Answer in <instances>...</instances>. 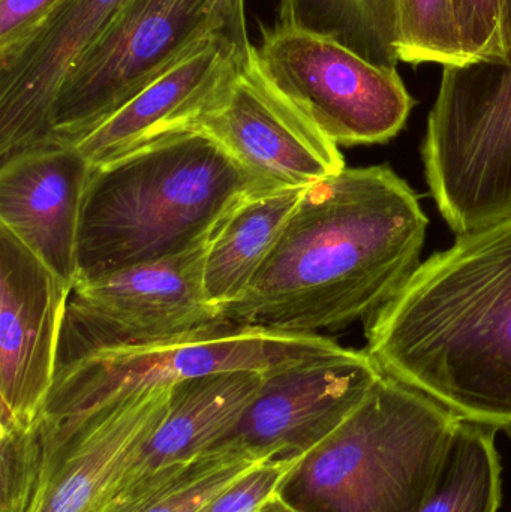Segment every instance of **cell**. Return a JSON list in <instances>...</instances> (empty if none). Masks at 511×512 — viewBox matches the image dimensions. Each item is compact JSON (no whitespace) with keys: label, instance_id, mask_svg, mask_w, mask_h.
Returning a JSON list of instances; mask_svg holds the SVG:
<instances>
[{"label":"cell","instance_id":"cell-25","mask_svg":"<svg viewBox=\"0 0 511 512\" xmlns=\"http://www.w3.org/2000/svg\"><path fill=\"white\" fill-rule=\"evenodd\" d=\"M59 0H0V54L17 45Z\"/></svg>","mask_w":511,"mask_h":512},{"label":"cell","instance_id":"cell-7","mask_svg":"<svg viewBox=\"0 0 511 512\" xmlns=\"http://www.w3.org/2000/svg\"><path fill=\"white\" fill-rule=\"evenodd\" d=\"M212 36L207 0H125L63 78L51 144L75 146Z\"/></svg>","mask_w":511,"mask_h":512},{"label":"cell","instance_id":"cell-4","mask_svg":"<svg viewBox=\"0 0 511 512\" xmlns=\"http://www.w3.org/2000/svg\"><path fill=\"white\" fill-rule=\"evenodd\" d=\"M461 418L383 375L300 459L281 495L300 512H419Z\"/></svg>","mask_w":511,"mask_h":512},{"label":"cell","instance_id":"cell-16","mask_svg":"<svg viewBox=\"0 0 511 512\" xmlns=\"http://www.w3.org/2000/svg\"><path fill=\"white\" fill-rule=\"evenodd\" d=\"M239 63L233 48L212 36L75 147L93 167H101L162 138L197 129Z\"/></svg>","mask_w":511,"mask_h":512},{"label":"cell","instance_id":"cell-9","mask_svg":"<svg viewBox=\"0 0 511 512\" xmlns=\"http://www.w3.org/2000/svg\"><path fill=\"white\" fill-rule=\"evenodd\" d=\"M255 50L267 77L336 146L387 143L413 110L398 68L369 62L329 36L276 23Z\"/></svg>","mask_w":511,"mask_h":512},{"label":"cell","instance_id":"cell-26","mask_svg":"<svg viewBox=\"0 0 511 512\" xmlns=\"http://www.w3.org/2000/svg\"><path fill=\"white\" fill-rule=\"evenodd\" d=\"M207 5L213 33L233 48L240 62L248 60L255 47L246 27L245 0H207Z\"/></svg>","mask_w":511,"mask_h":512},{"label":"cell","instance_id":"cell-28","mask_svg":"<svg viewBox=\"0 0 511 512\" xmlns=\"http://www.w3.org/2000/svg\"><path fill=\"white\" fill-rule=\"evenodd\" d=\"M506 24H507V36H509V44H510V50H511V0H507Z\"/></svg>","mask_w":511,"mask_h":512},{"label":"cell","instance_id":"cell-17","mask_svg":"<svg viewBox=\"0 0 511 512\" xmlns=\"http://www.w3.org/2000/svg\"><path fill=\"white\" fill-rule=\"evenodd\" d=\"M263 379L264 373L234 370L171 385L167 415L117 496L174 463L194 459L230 441Z\"/></svg>","mask_w":511,"mask_h":512},{"label":"cell","instance_id":"cell-11","mask_svg":"<svg viewBox=\"0 0 511 512\" xmlns=\"http://www.w3.org/2000/svg\"><path fill=\"white\" fill-rule=\"evenodd\" d=\"M197 129L227 152L257 194L308 188L347 168L339 146L267 77L255 48Z\"/></svg>","mask_w":511,"mask_h":512},{"label":"cell","instance_id":"cell-6","mask_svg":"<svg viewBox=\"0 0 511 512\" xmlns=\"http://www.w3.org/2000/svg\"><path fill=\"white\" fill-rule=\"evenodd\" d=\"M422 156L456 236L511 218V50L503 59L443 66Z\"/></svg>","mask_w":511,"mask_h":512},{"label":"cell","instance_id":"cell-14","mask_svg":"<svg viewBox=\"0 0 511 512\" xmlns=\"http://www.w3.org/2000/svg\"><path fill=\"white\" fill-rule=\"evenodd\" d=\"M125 0H59L0 54V164L51 144V116L69 68Z\"/></svg>","mask_w":511,"mask_h":512},{"label":"cell","instance_id":"cell-3","mask_svg":"<svg viewBox=\"0 0 511 512\" xmlns=\"http://www.w3.org/2000/svg\"><path fill=\"white\" fill-rule=\"evenodd\" d=\"M252 194L257 192L249 177L201 129L93 167L81 209L75 283L210 242Z\"/></svg>","mask_w":511,"mask_h":512},{"label":"cell","instance_id":"cell-24","mask_svg":"<svg viewBox=\"0 0 511 512\" xmlns=\"http://www.w3.org/2000/svg\"><path fill=\"white\" fill-rule=\"evenodd\" d=\"M300 460L273 457L237 478L200 512H258L281 492L282 484Z\"/></svg>","mask_w":511,"mask_h":512},{"label":"cell","instance_id":"cell-15","mask_svg":"<svg viewBox=\"0 0 511 512\" xmlns=\"http://www.w3.org/2000/svg\"><path fill=\"white\" fill-rule=\"evenodd\" d=\"M93 165L75 146L47 144L0 164V227L11 231L69 288Z\"/></svg>","mask_w":511,"mask_h":512},{"label":"cell","instance_id":"cell-18","mask_svg":"<svg viewBox=\"0 0 511 512\" xmlns=\"http://www.w3.org/2000/svg\"><path fill=\"white\" fill-rule=\"evenodd\" d=\"M305 189L249 195L210 239L204 258V292L219 312L243 297L281 239Z\"/></svg>","mask_w":511,"mask_h":512},{"label":"cell","instance_id":"cell-19","mask_svg":"<svg viewBox=\"0 0 511 512\" xmlns=\"http://www.w3.org/2000/svg\"><path fill=\"white\" fill-rule=\"evenodd\" d=\"M275 451L225 442L186 462L174 463L117 496L105 512H200L237 478Z\"/></svg>","mask_w":511,"mask_h":512},{"label":"cell","instance_id":"cell-5","mask_svg":"<svg viewBox=\"0 0 511 512\" xmlns=\"http://www.w3.org/2000/svg\"><path fill=\"white\" fill-rule=\"evenodd\" d=\"M171 385L0 435V512H105L168 411Z\"/></svg>","mask_w":511,"mask_h":512},{"label":"cell","instance_id":"cell-27","mask_svg":"<svg viewBox=\"0 0 511 512\" xmlns=\"http://www.w3.org/2000/svg\"><path fill=\"white\" fill-rule=\"evenodd\" d=\"M258 512H300L297 508H294L290 502L285 501L284 496L281 492L276 493L272 499L266 502Z\"/></svg>","mask_w":511,"mask_h":512},{"label":"cell","instance_id":"cell-20","mask_svg":"<svg viewBox=\"0 0 511 512\" xmlns=\"http://www.w3.org/2000/svg\"><path fill=\"white\" fill-rule=\"evenodd\" d=\"M497 429L459 421L419 512H498L503 499Z\"/></svg>","mask_w":511,"mask_h":512},{"label":"cell","instance_id":"cell-13","mask_svg":"<svg viewBox=\"0 0 511 512\" xmlns=\"http://www.w3.org/2000/svg\"><path fill=\"white\" fill-rule=\"evenodd\" d=\"M383 375L368 351L338 343L270 370L230 441L300 460L347 420Z\"/></svg>","mask_w":511,"mask_h":512},{"label":"cell","instance_id":"cell-10","mask_svg":"<svg viewBox=\"0 0 511 512\" xmlns=\"http://www.w3.org/2000/svg\"><path fill=\"white\" fill-rule=\"evenodd\" d=\"M207 245L75 283L63 315L57 369L96 352L159 345L224 322L204 292Z\"/></svg>","mask_w":511,"mask_h":512},{"label":"cell","instance_id":"cell-23","mask_svg":"<svg viewBox=\"0 0 511 512\" xmlns=\"http://www.w3.org/2000/svg\"><path fill=\"white\" fill-rule=\"evenodd\" d=\"M507 0H452L456 29L468 62L503 59L510 44Z\"/></svg>","mask_w":511,"mask_h":512},{"label":"cell","instance_id":"cell-2","mask_svg":"<svg viewBox=\"0 0 511 512\" xmlns=\"http://www.w3.org/2000/svg\"><path fill=\"white\" fill-rule=\"evenodd\" d=\"M384 375L511 432V218L458 236L366 325Z\"/></svg>","mask_w":511,"mask_h":512},{"label":"cell","instance_id":"cell-1","mask_svg":"<svg viewBox=\"0 0 511 512\" xmlns=\"http://www.w3.org/2000/svg\"><path fill=\"white\" fill-rule=\"evenodd\" d=\"M428 216L389 165L345 168L308 186L228 324L338 330L383 309L420 265Z\"/></svg>","mask_w":511,"mask_h":512},{"label":"cell","instance_id":"cell-12","mask_svg":"<svg viewBox=\"0 0 511 512\" xmlns=\"http://www.w3.org/2000/svg\"><path fill=\"white\" fill-rule=\"evenodd\" d=\"M71 291L0 227V435L27 432L44 414Z\"/></svg>","mask_w":511,"mask_h":512},{"label":"cell","instance_id":"cell-21","mask_svg":"<svg viewBox=\"0 0 511 512\" xmlns=\"http://www.w3.org/2000/svg\"><path fill=\"white\" fill-rule=\"evenodd\" d=\"M278 24L329 36L369 62L398 68L396 0H279Z\"/></svg>","mask_w":511,"mask_h":512},{"label":"cell","instance_id":"cell-22","mask_svg":"<svg viewBox=\"0 0 511 512\" xmlns=\"http://www.w3.org/2000/svg\"><path fill=\"white\" fill-rule=\"evenodd\" d=\"M396 48L399 60L408 65L468 63L452 0H396Z\"/></svg>","mask_w":511,"mask_h":512},{"label":"cell","instance_id":"cell-8","mask_svg":"<svg viewBox=\"0 0 511 512\" xmlns=\"http://www.w3.org/2000/svg\"><path fill=\"white\" fill-rule=\"evenodd\" d=\"M318 333H288L221 322L159 345L116 348L59 367L42 417H72L140 388L234 370L267 373L335 345Z\"/></svg>","mask_w":511,"mask_h":512}]
</instances>
